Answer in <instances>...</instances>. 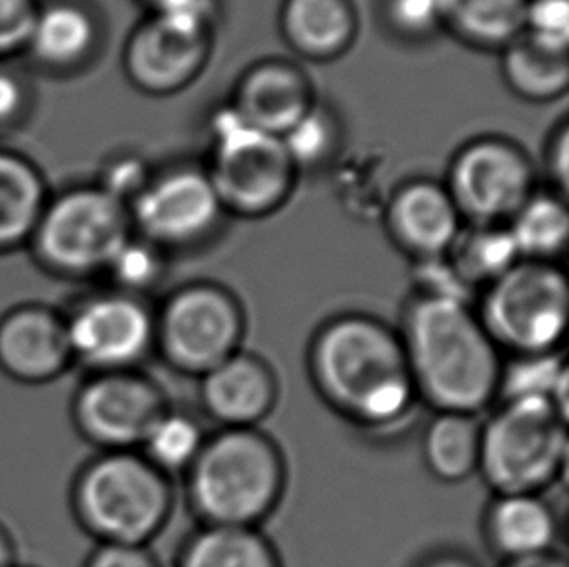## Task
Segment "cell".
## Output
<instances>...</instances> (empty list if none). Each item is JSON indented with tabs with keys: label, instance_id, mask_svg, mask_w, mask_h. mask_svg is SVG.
Here are the masks:
<instances>
[{
	"label": "cell",
	"instance_id": "60d3db41",
	"mask_svg": "<svg viewBox=\"0 0 569 567\" xmlns=\"http://www.w3.org/2000/svg\"><path fill=\"white\" fill-rule=\"evenodd\" d=\"M501 567H569L568 560L563 554L558 550H548V553L532 554L523 558H513V560H503Z\"/></svg>",
	"mask_w": 569,
	"mask_h": 567
},
{
	"label": "cell",
	"instance_id": "ab89813d",
	"mask_svg": "<svg viewBox=\"0 0 569 567\" xmlns=\"http://www.w3.org/2000/svg\"><path fill=\"white\" fill-rule=\"evenodd\" d=\"M82 567H162L148 546L98 545Z\"/></svg>",
	"mask_w": 569,
	"mask_h": 567
},
{
	"label": "cell",
	"instance_id": "5bb4252c",
	"mask_svg": "<svg viewBox=\"0 0 569 567\" xmlns=\"http://www.w3.org/2000/svg\"><path fill=\"white\" fill-rule=\"evenodd\" d=\"M212 51V33H192L147 14L124 39L121 67L137 92L170 98L202 74Z\"/></svg>",
	"mask_w": 569,
	"mask_h": 567
},
{
	"label": "cell",
	"instance_id": "30bf717a",
	"mask_svg": "<svg viewBox=\"0 0 569 567\" xmlns=\"http://www.w3.org/2000/svg\"><path fill=\"white\" fill-rule=\"evenodd\" d=\"M127 208L132 231L166 255L207 243L226 218L207 168L191 161L154 169Z\"/></svg>",
	"mask_w": 569,
	"mask_h": 567
},
{
	"label": "cell",
	"instance_id": "603a6c76",
	"mask_svg": "<svg viewBox=\"0 0 569 567\" xmlns=\"http://www.w3.org/2000/svg\"><path fill=\"white\" fill-rule=\"evenodd\" d=\"M501 77L511 93L531 103L560 100L569 88V53L517 36L500 51Z\"/></svg>",
	"mask_w": 569,
	"mask_h": 567
},
{
	"label": "cell",
	"instance_id": "f6af8a7d",
	"mask_svg": "<svg viewBox=\"0 0 569 567\" xmlns=\"http://www.w3.org/2000/svg\"><path fill=\"white\" fill-rule=\"evenodd\" d=\"M18 567H31V566H18Z\"/></svg>",
	"mask_w": 569,
	"mask_h": 567
},
{
	"label": "cell",
	"instance_id": "ffe728a7",
	"mask_svg": "<svg viewBox=\"0 0 569 567\" xmlns=\"http://www.w3.org/2000/svg\"><path fill=\"white\" fill-rule=\"evenodd\" d=\"M278 28L301 59L331 62L355 46L360 18L352 0H282Z\"/></svg>",
	"mask_w": 569,
	"mask_h": 567
},
{
	"label": "cell",
	"instance_id": "4fadbf2b",
	"mask_svg": "<svg viewBox=\"0 0 569 567\" xmlns=\"http://www.w3.org/2000/svg\"><path fill=\"white\" fill-rule=\"evenodd\" d=\"M62 314L74 366L88 374L139 369L154 352L156 311L147 298L106 286L84 294Z\"/></svg>",
	"mask_w": 569,
	"mask_h": 567
},
{
	"label": "cell",
	"instance_id": "9c48e42d",
	"mask_svg": "<svg viewBox=\"0 0 569 567\" xmlns=\"http://www.w3.org/2000/svg\"><path fill=\"white\" fill-rule=\"evenodd\" d=\"M243 335V307L222 284H183L156 311L154 350L183 376L202 377L228 360Z\"/></svg>",
	"mask_w": 569,
	"mask_h": 567
},
{
	"label": "cell",
	"instance_id": "52a82bcc",
	"mask_svg": "<svg viewBox=\"0 0 569 567\" xmlns=\"http://www.w3.org/2000/svg\"><path fill=\"white\" fill-rule=\"evenodd\" d=\"M204 168L226 216L247 220L278 212L300 177L282 140L241 123L230 106L214 117Z\"/></svg>",
	"mask_w": 569,
	"mask_h": 567
},
{
	"label": "cell",
	"instance_id": "d6a6232c",
	"mask_svg": "<svg viewBox=\"0 0 569 567\" xmlns=\"http://www.w3.org/2000/svg\"><path fill=\"white\" fill-rule=\"evenodd\" d=\"M381 16L395 38L410 43L428 41L443 31L439 0H383Z\"/></svg>",
	"mask_w": 569,
	"mask_h": 567
},
{
	"label": "cell",
	"instance_id": "8fae6325",
	"mask_svg": "<svg viewBox=\"0 0 569 567\" xmlns=\"http://www.w3.org/2000/svg\"><path fill=\"white\" fill-rule=\"evenodd\" d=\"M537 168L525 148L503 137L462 145L441 181L465 223L508 226L537 189Z\"/></svg>",
	"mask_w": 569,
	"mask_h": 567
},
{
	"label": "cell",
	"instance_id": "44dd1931",
	"mask_svg": "<svg viewBox=\"0 0 569 567\" xmlns=\"http://www.w3.org/2000/svg\"><path fill=\"white\" fill-rule=\"evenodd\" d=\"M485 535L503 560L555 550L558 517L540 494H500L486 509Z\"/></svg>",
	"mask_w": 569,
	"mask_h": 567
},
{
	"label": "cell",
	"instance_id": "ee69618b",
	"mask_svg": "<svg viewBox=\"0 0 569 567\" xmlns=\"http://www.w3.org/2000/svg\"><path fill=\"white\" fill-rule=\"evenodd\" d=\"M140 2H142V4H144V7H147L148 10H150V8L156 7V4L160 2V0H140Z\"/></svg>",
	"mask_w": 569,
	"mask_h": 567
},
{
	"label": "cell",
	"instance_id": "d4e9b609",
	"mask_svg": "<svg viewBox=\"0 0 569 567\" xmlns=\"http://www.w3.org/2000/svg\"><path fill=\"white\" fill-rule=\"evenodd\" d=\"M482 422L475 415L436 412L423 431V462L441 483H462L478 472Z\"/></svg>",
	"mask_w": 569,
	"mask_h": 567
},
{
	"label": "cell",
	"instance_id": "4dcf8cb0",
	"mask_svg": "<svg viewBox=\"0 0 569 567\" xmlns=\"http://www.w3.org/2000/svg\"><path fill=\"white\" fill-rule=\"evenodd\" d=\"M204 444V434L197 420L186 412L168 408L150 429L139 451L163 475L187 472Z\"/></svg>",
	"mask_w": 569,
	"mask_h": 567
},
{
	"label": "cell",
	"instance_id": "b9f144b4",
	"mask_svg": "<svg viewBox=\"0 0 569 567\" xmlns=\"http://www.w3.org/2000/svg\"><path fill=\"white\" fill-rule=\"evenodd\" d=\"M18 545L4 523H0V567H18Z\"/></svg>",
	"mask_w": 569,
	"mask_h": 567
},
{
	"label": "cell",
	"instance_id": "8992f818",
	"mask_svg": "<svg viewBox=\"0 0 569 567\" xmlns=\"http://www.w3.org/2000/svg\"><path fill=\"white\" fill-rule=\"evenodd\" d=\"M566 412L545 399L501 400L482 424L478 475L500 494H540L563 475Z\"/></svg>",
	"mask_w": 569,
	"mask_h": 567
},
{
	"label": "cell",
	"instance_id": "f1b7e54d",
	"mask_svg": "<svg viewBox=\"0 0 569 567\" xmlns=\"http://www.w3.org/2000/svg\"><path fill=\"white\" fill-rule=\"evenodd\" d=\"M501 400L545 399L568 412V366L562 352L513 356L501 366Z\"/></svg>",
	"mask_w": 569,
	"mask_h": 567
},
{
	"label": "cell",
	"instance_id": "836d02e7",
	"mask_svg": "<svg viewBox=\"0 0 569 567\" xmlns=\"http://www.w3.org/2000/svg\"><path fill=\"white\" fill-rule=\"evenodd\" d=\"M152 171L154 168H150L148 161L139 153L119 150L101 161L100 171L92 183L129 207V202L147 185Z\"/></svg>",
	"mask_w": 569,
	"mask_h": 567
},
{
	"label": "cell",
	"instance_id": "ba28073f",
	"mask_svg": "<svg viewBox=\"0 0 569 567\" xmlns=\"http://www.w3.org/2000/svg\"><path fill=\"white\" fill-rule=\"evenodd\" d=\"M477 315L500 350L560 352L569 322L568 277L556 262L521 259L485 288Z\"/></svg>",
	"mask_w": 569,
	"mask_h": 567
},
{
	"label": "cell",
	"instance_id": "e0dca14e",
	"mask_svg": "<svg viewBox=\"0 0 569 567\" xmlns=\"http://www.w3.org/2000/svg\"><path fill=\"white\" fill-rule=\"evenodd\" d=\"M317 96L308 72L288 59H262L241 72L231 92V111L254 131L282 139L292 131Z\"/></svg>",
	"mask_w": 569,
	"mask_h": 567
},
{
	"label": "cell",
	"instance_id": "1f68e13d",
	"mask_svg": "<svg viewBox=\"0 0 569 567\" xmlns=\"http://www.w3.org/2000/svg\"><path fill=\"white\" fill-rule=\"evenodd\" d=\"M168 255L132 231L103 272L108 288L147 298L166 277Z\"/></svg>",
	"mask_w": 569,
	"mask_h": 567
},
{
	"label": "cell",
	"instance_id": "7bdbcfd3",
	"mask_svg": "<svg viewBox=\"0 0 569 567\" xmlns=\"http://www.w3.org/2000/svg\"><path fill=\"white\" fill-rule=\"evenodd\" d=\"M418 567H478L469 556L459 553H439L428 556Z\"/></svg>",
	"mask_w": 569,
	"mask_h": 567
},
{
	"label": "cell",
	"instance_id": "83f0119b",
	"mask_svg": "<svg viewBox=\"0 0 569 567\" xmlns=\"http://www.w3.org/2000/svg\"><path fill=\"white\" fill-rule=\"evenodd\" d=\"M508 228L521 259L556 262L568 249L566 199L552 191H537L509 220Z\"/></svg>",
	"mask_w": 569,
	"mask_h": 567
},
{
	"label": "cell",
	"instance_id": "6da1fadb",
	"mask_svg": "<svg viewBox=\"0 0 569 567\" xmlns=\"http://www.w3.org/2000/svg\"><path fill=\"white\" fill-rule=\"evenodd\" d=\"M309 374L319 395L363 428L400 422L418 399L399 332L371 315L323 322L309 346Z\"/></svg>",
	"mask_w": 569,
	"mask_h": 567
},
{
	"label": "cell",
	"instance_id": "9a60e30c",
	"mask_svg": "<svg viewBox=\"0 0 569 567\" xmlns=\"http://www.w3.org/2000/svg\"><path fill=\"white\" fill-rule=\"evenodd\" d=\"M108 41V23L93 0H39L23 59L46 77L92 69Z\"/></svg>",
	"mask_w": 569,
	"mask_h": 567
},
{
	"label": "cell",
	"instance_id": "cb8c5ba5",
	"mask_svg": "<svg viewBox=\"0 0 569 567\" xmlns=\"http://www.w3.org/2000/svg\"><path fill=\"white\" fill-rule=\"evenodd\" d=\"M529 0H439L443 31L472 49L498 51L523 31Z\"/></svg>",
	"mask_w": 569,
	"mask_h": 567
},
{
	"label": "cell",
	"instance_id": "7a4b0ae2",
	"mask_svg": "<svg viewBox=\"0 0 569 567\" xmlns=\"http://www.w3.org/2000/svg\"><path fill=\"white\" fill-rule=\"evenodd\" d=\"M399 335L416 395L436 412L478 416L498 397L500 348L470 304L415 296Z\"/></svg>",
	"mask_w": 569,
	"mask_h": 567
},
{
	"label": "cell",
	"instance_id": "7402d4cb",
	"mask_svg": "<svg viewBox=\"0 0 569 567\" xmlns=\"http://www.w3.org/2000/svg\"><path fill=\"white\" fill-rule=\"evenodd\" d=\"M49 195L38 163L14 148L0 146V255L28 247Z\"/></svg>",
	"mask_w": 569,
	"mask_h": 567
},
{
	"label": "cell",
	"instance_id": "ac0fdd59",
	"mask_svg": "<svg viewBox=\"0 0 569 567\" xmlns=\"http://www.w3.org/2000/svg\"><path fill=\"white\" fill-rule=\"evenodd\" d=\"M383 222L392 243L415 262L446 257L465 226L446 185L423 177L392 192Z\"/></svg>",
	"mask_w": 569,
	"mask_h": 567
},
{
	"label": "cell",
	"instance_id": "2e32d148",
	"mask_svg": "<svg viewBox=\"0 0 569 567\" xmlns=\"http://www.w3.org/2000/svg\"><path fill=\"white\" fill-rule=\"evenodd\" d=\"M74 368L61 309L26 301L0 315V374L20 385L59 381Z\"/></svg>",
	"mask_w": 569,
	"mask_h": 567
},
{
	"label": "cell",
	"instance_id": "8d00e7d4",
	"mask_svg": "<svg viewBox=\"0 0 569 567\" xmlns=\"http://www.w3.org/2000/svg\"><path fill=\"white\" fill-rule=\"evenodd\" d=\"M39 0H0V62L22 57Z\"/></svg>",
	"mask_w": 569,
	"mask_h": 567
},
{
	"label": "cell",
	"instance_id": "5b68a950",
	"mask_svg": "<svg viewBox=\"0 0 569 567\" xmlns=\"http://www.w3.org/2000/svg\"><path fill=\"white\" fill-rule=\"evenodd\" d=\"M131 236L127 205L98 185L74 183L51 191L26 249L47 275L84 282L103 277Z\"/></svg>",
	"mask_w": 569,
	"mask_h": 567
},
{
	"label": "cell",
	"instance_id": "484cf974",
	"mask_svg": "<svg viewBox=\"0 0 569 567\" xmlns=\"http://www.w3.org/2000/svg\"><path fill=\"white\" fill-rule=\"evenodd\" d=\"M178 567H282L274 546L257 527L204 525L187 540Z\"/></svg>",
	"mask_w": 569,
	"mask_h": 567
},
{
	"label": "cell",
	"instance_id": "f546056e",
	"mask_svg": "<svg viewBox=\"0 0 569 567\" xmlns=\"http://www.w3.org/2000/svg\"><path fill=\"white\" fill-rule=\"evenodd\" d=\"M342 131L340 117L327 103L316 101L308 116L280 140L298 173H303L319 171L337 158L345 139Z\"/></svg>",
	"mask_w": 569,
	"mask_h": 567
},
{
	"label": "cell",
	"instance_id": "7c38bea8",
	"mask_svg": "<svg viewBox=\"0 0 569 567\" xmlns=\"http://www.w3.org/2000/svg\"><path fill=\"white\" fill-rule=\"evenodd\" d=\"M168 408L162 385L144 371H100L78 385L70 420L98 451H139Z\"/></svg>",
	"mask_w": 569,
	"mask_h": 567
},
{
	"label": "cell",
	"instance_id": "277c9868",
	"mask_svg": "<svg viewBox=\"0 0 569 567\" xmlns=\"http://www.w3.org/2000/svg\"><path fill=\"white\" fill-rule=\"evenodd\" d=\"M70 514L98 545L148 546L170 521L176 496L140 451H98L72 478Z\"/></svg>",
	"mask_w": 569,
	"mask_h": 567
},
{
	"label": "cell",
	"instance_id": "f35d334b",
	"mask_svg": "<svg viewBox=\"0 0 569 567\" xmlns=\"http://www.w3.org/2000/svg\"><path fill=\"white\" fill-rule=\"evenodd\" d=\"M542 169H545L548 183L552 185V192L566 199L569 181L568 119H562L550 132V139H548L547 148H545V166H542Z\"/></svg>",
	"mask_w": 569,
	"mask_h": 567
},
{
	"label": "cell",
	"instance_id": "d6986e66",
	"mask_svg": "<svg viewBox=\"0 0 569 567\" xmlns=\"http://www.w3.org/2000/svg\"><path fill=\"white\" fill-rule=\"evenodd\" d=\"M277 399L274 371L251 352L238 350L200 377V405L222 428H257Z\"/></svg>",
	"mask_w": 569,
	"mask_h": 567
},
{
	"label": "cell",
	"instance_id": "e575fe53",
	"mask_svg": "<svg viewBox=\"0 0 569 567\" xmlns=\"http://www.w3.org/2000/svg\"><path fill=\"white\" fill-rule=\"evenodd\" d=\"M521 33L540 46L569 53V0H529Z\"/></svg>",
	"mask_w": 569,
	"mask_h": 567
},
{
	"label": "cell",
	"instance_id": "d590c367",
	"mask_svg": "<svg viewBox=\"0 0 569 567\" xmlns=\"http://www.w3.org/2000/svg\"><path fill=\"white\" fill-rule=\"evenodd\" d=\"M36 106L30 77L10 62H0V137L28 123Z\"/></svg>",
	"mask_w": 569,
	"mask_h": 567
},
{
	"label": "cell",
	"instance_id": "4316f807",
	"mask_svg": "<svg viewBox=\"0 0 569 567\" xmlns=\"http://www.w3.org/2000/svg\"><path fill=\"white\" fill-rule=\"evenodd\" d=\"M446 257L470 290L488 288L521 261L508 226L477 223L462 226Z\"/></svg>",
	"mask_w": 569,
	"mask_h": 567
},
{
	"label": "cell",
	"instance_id": "74e56055",
	"mask_svg": "<svg viewBox=\"0 0 569 567\" xmlns=\"http://www.w3.org/2000/svg\"><path fill=\"white\" fill-rule=\"evenodd\" d=\"M415 288V296L453 299L462 304H470L475 294V290H470L469 286L455 272L447 257L416 262Z\"/></svg>",
	"mask_w": 569,
	"mask_h": 567
},
{
	"label": "cell",
	"instance_id": "3957f363",
	"mask_svg": "<svg viewBox=\"0 0 569 567\" xmlns=\"http://www.w3.org/2000/svg\"><path fill=\"white\" fill-rule=\"evenodd\" d=\"M186 475L187 498L204 525L257 527L282 498L286 465L261 429L222 428L204 437Z\"/></svg>",
	"mask_w": 569,
	"mask_h": 567
}]
</instances>
